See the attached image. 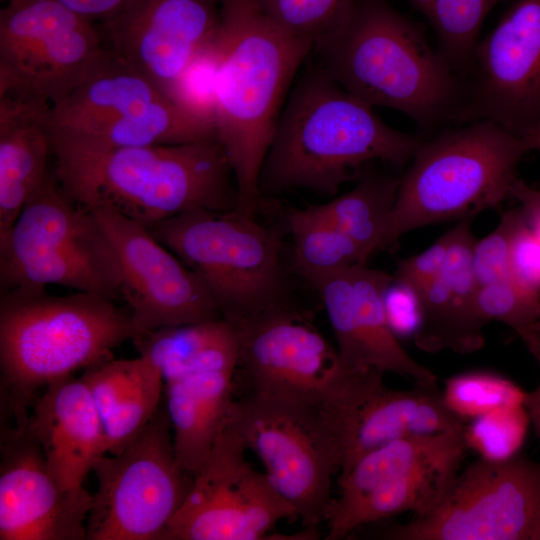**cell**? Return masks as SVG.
I'll return each instance as SVG.
<instances>
[{"instance_id":"6da1fadb","label":"cell","mask_w":540,"mask_h":540,"mask_svg":"<svg viewBox=\"0 0 540 540\" xmlns=\"http://www.w3.org/2000/svg\"><path fill=\"white\" fill-rule=\"evenodd\" d=\"M215 128L230 160L236 209L255 214L259 175L289 87L313 42L277 23L260 0H218Z\"/></svg>"},{"instance_id":"7a4b0ae2","label":"cell","mask_w":540,"mask_h":540,"mask_svg":"<svg viewBox=\"0 0 540 540\" xmlns=\"http://www.w3.org/2000/svg\"><path fill=\"white\" fill-rule=\"evenodd\" d=\"M421 141L383 122L321 68L283 106L259 175V193L304 188L334 195L374 161L402 167Z\"/></svg>"},{"instance_id":"3957f363","label":"cell","mask_w":540,"mask_h":540,"mask_svg":"<svg viewBox=\"0 0 540 540\" xmlns=\"http://www.w3.org/2000/svg\"><path fill=\"white\" fill-rule=\"evenodd\" d=\"M54 173L66 194L147 228L194 209L229 211L238 193L218 139L110 150L52 147Z\"/></svg>"},{"instance_id":"277c9868","label":"cell","mask_w":540,"mask_h":540,"mask_svg":"<svg viewBox=\"0 0 540 540\" xmlns=\"http://www.w3.org/2000/svg\"><path fill=\"white\" fill-rule=\"evenodd\" d=\"M312 50L319 68L372 108L395 109L431 127L453 119L459 107L460 77L387 0H355Z\"/></svg>"},{"instance_id":"5b68a950","label":"cell","mask_w":540,"mask_h":540,"mask_svg":"<svg viewBox=\"0 0 540 540\" xmlns=\"http://www.w3.org/2000/svg\"><path fill=\"white\" fill-rule=\"evenodd\" d=\"M0 293L2 393L14 425L27 423L38 390L111 359L138 336L128 308L100 295L56 296L45 287Z\"/></svg>"},{"instance_id":"8992f818","label":"cell","mask_w":540,"mask_h":540,"mask_svg":"<svg viewBox=\"0 0 540 540\" xmlns=\"http://www.w3.org/2000/svg\"><path fill=\"white\" fill-rule=\"evenodd\" d=\"M528 142L488 120L421 142L400 177L383 249L406 233L449 220L473 218L510 197Z\"/></svg>"},{"instance_id":"52a82bcc","label":"cell","mask_w":540,"mask_h":540,"mask_svg":"<svg viewBox=\"0 0 540 540\" xmlns=\"http://www.w3.org/2000/svg\"><path fill=\"white\" fill-rule=\"evenodd\" d=\"M52 147L110 150L217 139L201 117L107 46L82 83L51 106Z\"/></svg>"},{"instance_id":"ba28073f","label":"cell","mask_w":540,"mask_h":540,"mask_svg":"<svg viewBox=\"0 0 540 540\" xmlns=\"http://www.w3.org/2000/svg\"><path fill=\"white\" fill-rule=\"evenodd\" d=\"M49 284L121 298L110 239L94 213L66 194L53 166L0 238V292Z\"/></svg>"},{"instance_id":"9c48e42d","label":"cell","mask_w":540,"mask_h":540,"mask_svg":"<svg viewBox=\"0 0 540 540\" xmlns=\"http://www.w3.org/2000/svg\"><path fill=\"white\" fill-rule=\"evenodd\" d=\"M254 215L194 209L148 228L201 277L231 323L286 303L280 240Z\"/></svg>"},{"instance_id":"30bf717a","label":"cell","mask_w":540,"mask_h":540,"mask_svg":"<svg viewBox=\"0 0 540 540\" xmlns=\"http://www.w3.org/2000/svg\"><path fill=\"white\" fill-rule=\"evenodd\" d=\"M349 415L248 393L234 401L228 421L303 526L318 528L343 467Z\"/></svg>"},{"instance_id":"8fae6325","label":"cell","mask_w":540,"mask_h":540,"mask_svg":"<svg viewBox=\"0 0 540 540\" xmlns=\"http://www.w3.org/2000/svg\"><path fill=\"white\" fill-rule=\"evenodd\" d=\"M232 324L249 393L341 412L384 384L383 373L349 370L337 347L287 303Z\"/></svg>"},{"instance_id":"7c38bea8","label":"cell","mask_w":540,"mask_h":540,"mask_svg":"<svg viewBox=\"0 0 540 540\" xmlns=\"http://www.w3.org/2000/svg\"><path fill=\"white\" fill-rule=\"evenodd\" d=\"M88 540H161L191 487L180 464L166 407L120 453L101 455Z\"/></svg>"},{"instance_id":"4fadbf2b","label":"cell","mask_w":540,"mask_h":540,"mask_svg":"<svg viewBox=\"0 0 540 540\" xmlns=\"http://www.w3.org/2000/svg\"><path fill=\"white\" fill-rule=\"evenodd\" d=\"M105 47L95 22L57 0H7L0 11V96L53 106L82 83Z\"/></svg>"},{"instance_id":"5bb4252c","label":"cell","mask_w":540,"mask_h":540,"mask_svg":"<svg viewBox=\"0 0 540 540\" xmlns=\"http://www.w3.org/2000/svg\"><path fill=\"white\" fill-rule=\"evenodd\" d=\"M540 524V462L481 458L457 475L430 514L392 527L390 540H532Z\"/></svg>"},{"instance_id":"9a60e30c","label":"cell","mask_w":540,"mask_h":540,"mask_svg":"<svg viewBox=\"0 0 540 540\" xmlns=\"http://www.w3.org/2000/svg\"><path fill=\"white\" fill-rule=\"evenodd\" d=\"M246 451L227 420L161 540L271 539L280 521L298 517Z\"/></svg>"},{"instance_id":"2e32d148","label":"cell","mask_w":540,"mask_h":540,"mask_svg":"<svg viewBox=\"0 0 540 540\" xmlns=\"http://www.w3.org/2000/svg\"><path fill=\"white\" fill-rule=\"evenodd\" d=\"M454 120L524 138L540 124V0H514L474 49Z\"/></svg>"},{"instance_id":"e0dca14e","label":"cell","mask_w":540,"mask_h":540,"mask_svg":"<svg viewBox=\"0 0 540 540\" xmlns=\"http://www.w3.org/2000/svg\"><path fill=\"white\" fill-rule=\"evenodd\" d=\"M89 210L101 223L114 249L121 298L126 302L137 337L164 327L224 319L201 277L145 225L107 208Z\"/></svg>"},{"instance_id":"ac0fdd59","label":"cell","mask_w":540,"mask_h":540,"mask_svg":"<svg viewBox=\"0 0 540 540\" xmlns=\"http://www.w3.org/2000/svg\"><path fill=\"white\" fill-rule=\"evenodd\" d=\"M219 26L218 0H127L99 28L112 52L174 97Z\"/></svg>"},{"instance_id":"d6986e66","label":"cell","mask_w":540,"mask_h":540,"mask_svg":"<svg viewBox=\"0 0 540 540\" xmlns=\"http://www.w3.org/2000/svg\"><path fill=\"white\" fill-rule=\"evenodd\" d=\"M393 276L358 265L309 282L318 292L344 365L357 373L393 372L437 387L438 376L401 346L385 308Z\"/></svg>"},{"instance_id":"ffe728a7","label":"cell","mask_w":540,"mask_h":540,"mask_svg":"<svg viewBox=\"0 0 540 540\" xmlns=\"http://www.w3.org/2000/svg\"><path fill=\"white\" fill-rule=\"evenodd\" d=\"M0 468L1 540H83L92 494L67 489L51 473L25 426L4 436Z\"/></svg>"},{"instance_id":"44dd1931","label":"cell","mask_w":540,"mask_h":540,"mask_svg":"<svg viewBox=\"0 0 540 540\" xmlns=\"http://www.w3.org/2000/svg\"><path fill=\"white\" fill-rule=\"evenodd\" d=\"M237 368L238 340L231 323L216 341L164 382L175 452L192 476L229 418Z\"/></svg>"},{"instance_id":"7402d4cb","label":"cell","mask_w":540,"mask_h":540,"mask_svg":"<svg viewBox=\"0 0 540 540\" xmlns=\"http://www.w3.org/2000/svg\"><path fill=\"white\" fill-rule=\"evenodd\" d=\"M26 429L67 489L84 488L96 460L106 454L102 421L82 377L71 375L46 386L31 406Z\"/></svg>"},{"instance_id":"603a6c76","label":"cell","mask_w":540,"mask_h":540,"mask_svg":"<svg viewBox=\"0 0 540 540\" xmlns=\"http://www.w3.org/2000/svg\"><path fill=\"white\" fill-rule=\"evenodd\" d=\"M50 108L45 102L0 96V238L52 169Z\"/></svg>"},{"instance_id":"cb8c5ba5","label":"cell","mask_w":540,"mask_h":540,"mask_svg":"<svg viewBox=\"0 0 540 540\" xmlns=\"http://www.w3.org/2000/svg\"><path fill=\"white\" fill-rule=\"evenodd\" d=\"M465 422L447 405L437 387L398 390L384 384L356 411L347 435L340 473L364 454L389 442L461 430Z\"/></svg>"},{"instance_id":"d4e9b609","label":"cell","mask_w":540,"mask_h":540,"mask_svg":"<svg viewBox=\"0 0 540 540\" xmlns=\"http://www.w3.org/2000/svg\"><path fill=\"white\" fill-rule=\"evenodd\" d=\"M105 434L106 453L116 455L146 428L161 406L164 380L147 359L112 358L85 369Z\"/></svg>"},{"instance_id":"484cf974","label":"cell","mask_w":540,"mask_h":540,"mask_svg":"<svg viewBox=\"0 0 540 540\" xmlns=\"http://www.w3.org/2000/svg\"><path fill=\"white\" fill-rule=\"evenodd\" d=\"M467 448L465 428L384 444L340 473L339 495L332 499L327 514L352 504L388 481L428 467L461 462Z\"/></svg>"},{"instance_id":"4316f807","label":"cell","mask_w":540,"mask_h":540,"mask_svg":"<svg viewBox=\"0 0 540 540\" xmlns=\"http://www.w3.org/2000/svg\"><path fill=\"white\" fill-rule=\"evenodd\" d=\"M461 462L432 466L376 487L352 504L330 511L326 540L346 537L357 527L403 512L415 518L432 513L458 475Z\"/></svg>"},{"instance_id":"83f0119b","label":"cell","mask_w":540,"mask_h":540,"mask_svg":"<svg viewBox=\"0 0 540 540\" xmlns=\"http://www.w3.org/2000/svg\"><path fill=\"white\" fill-rule=\"evenodd\" d=\"M296 269L308 282L367 263L370 255L321 209L313 206L288 214Z\"/></svg>"},{"instance_id":"f1b7e54d","label":"cell","mask_w":540,"mask_h":540,"mask_svg":"<svg viewBox=\"0 0 540 540\" xmlns=\"http://www.w3.org/2000/svg\"><path fill=\"white\" fill-rule=\"evenodd\" d=\"M399 184L400 177L363 173L352 190L320 207L371 255L384 247Z\"/></svg>"},{"instance_id":"f546056e","label":"cell","mask_w":540,"mask_h":540,"mask_svg":"<svg viewBox=\"0 0 540 540\" xmlns=\"http://www.w3.org/2000/svg\"><path fill=\"white\" fill-rule=\"evenodd\" d=\"M431 25L437 52L459 76L467 75L481 26L503 0H405Z\"/></svg>"},{"instance_id":"4dcf8cb0","label":"cell","mask_w":540,"mask_h":540,"mask_svg":"<svg viewBox=\"0 0 540 540\" xmlns=\"http://www.w3.org/2000/svg\"><path fill=\"white\" fill-rule=\"evenodd\" d=\"M526 392L511 380L489 372H470L450 378L444 399L464 422L494 410L524 405Z\"/></svg>"},{"instance_id":"1f68e13d","label":"cell","mask_w":540,"mask_h":540,"mask_svg":"<svg viewBox=\"0 0 540 540\" xmlns=\"http://www.w3.org/2000/svg\"><path fill=\"white\" fill-rule=\"evenodd\" d=\"M465 427L468 447L485 459L505 460L521 447L530 422L524 405L503 407L471 420Z\"/></svg>"},{"instance_id":"d6a6232c","label":"cell","mask_w":540,"mask_h":540,"mask_svg":"<svg viewBox=\"0 0 540 540\" xmlns=\"http://www.w3.org/2000/svg\"><path fill=\"white\" fill-rule=\"evenodd\" d=\"M476 308L485 324L501 322L512 328L524 342L540 318V295L510 278L480 286Z\"/></svg>"},{"instance_id":"836d02e7","label":"cell","mask_w":540,"mask_h":540,"mask_svg":"<svg viewBox=\"0 0 540 540\" xmlns=\"http://www.w3.org/2000/svg\"><path fill=\"white\" fill-rule=\"evenodd\" d=\"M265 11L291 33L314 42L330 31L355 0H260Z\"/></svg>"},{"instance_id":"e575fe53","label":"cell","mask_w":540,"mask_h":540,"mask_svg":"<svg viewBox=\"0 0 540 540\" xmlns=\"http://www.w3.org/2000/svg\"><path fill=\"white\" fill-rule=\"evenodd\" d=\"M514 217L515 209L504 212L497 227L481 240L475 241L472 262L479 286L513 278L510 246Z\"/></svg>"},{"instance_id":"d590c367","label":"cell","mask_w":540,"mask_h":540,"mask_svg":"<svg viewBox=\"0 0 540 540\" xmlns=\"http://www.w3.org/2000/svg\"><path fill=\"white\" fill-rule=\"evenodd\" d=\"M512 277L526 289L540 295V239L527 225L521 210L515 209L511 235Z\"/></svg>"},{"instance_id":"8d00e7d4","label":"cell","mask_w":540,"mask_h":540,"mask_svg":"<svg viewBox=\"0 0 540 540\" xmlns=\"http://www.w3.org/2000/svg\"><path fill=\"white\" fill-rule=\"evenodd\" d=\"M453 239L450 229L423 252L401 260L396 268L394 281L416 294L443 270Z\"/></svg>"},{"instance_id":"74e56055","label":"cell","mask_w":540,"mask_h":540,"mask_svg":"<svg viewBox=\"0 0 540 540\" xmlns=\"http://www.w3.org/2000/svg\"><path fill=\"white\" fill-rule=\"evenodd\" d=\"M385 308L397 336L414 335L421 319L419 299L414 291L393 280L385 294Z\"/></svg>"},{"instance_id":"f35d334b","label":"cell","mask_w":540,"mask_h":540,"mask_svg":"<svg viewBox=\"0 0 540 540\" xmlns=\"http://www.w3.org/2000/svg\"><path fill=\"white\" fill-rule=\"evenodd\" d=\"M510 197L518 201L527 225L540 239V189L516 177L511 184Z\"/></svg>"},{"instance_id":"ab89813d","label":"cell","mask_w":540,"mask_h":540,"mask_svg":"<svg viewBox=\"0 0 540 540\" xmlns=\"http://www.w3.org/2000/svg\"><path fill=\"white\" fill-rule=\"evenodd\" d=\"M93 22L103 23L114 17L127 0H57Z\"/></svg>"},{"instance_id":"60d3db41","label":"cell","mask_w":540,"mask_h":540,"mask_svg":"<svg viewBox=\"0 0 540 540\" xmlns=\"http://www.w3.org/2000/svg\"><path fill=\"white\" fill-rule=\"evenodd\" d=\"M527 348L540 363V339L532 340ZM524 406L527 410L530 422L532 423L540 439V382L531 392H526Z\"/></svg>"},{"instance_id":"b9f144b4","label":"cell","mask_w":540,"mask_h":540,"mask_svg":"<svg viewBox=\"0 0 540 540\" xmlns=\"http://www.w3.org/2000/svg\"><path fill=\"white\" fill-rule=\"evenodd\" d=\"M524 139L528 142L531 150L540 152V124L527 134Z\"/></svg>"},{"instance_id":"7bdbcfd3","label":"cell","mask_w":540,"mask_h":540,"mask_svg":"<svg viewBox=\"0 0 540 540\" xmlns=\"http://www.w3.org/2000/svg\"><path fill=\"white\" fill-rule=\"evenodd\" d=\"M534 339H540V318L532 326L530 333L524 343L527 346Z\"/></svg>"},{"instance_id":"ee69618b","label":"cell","mask_w":540,"mask_h":540,"mask_svg":"<svg viewBox=\"0 0 540 540\" xmlns=\"http://www.w3.org/2000/svg\"><path fill=\"white\" fill-rule=\"evenodd\" d=\"M532 540H540V524L538 525L537 529L535 530Z\"/></svg>"}]
</instances>
